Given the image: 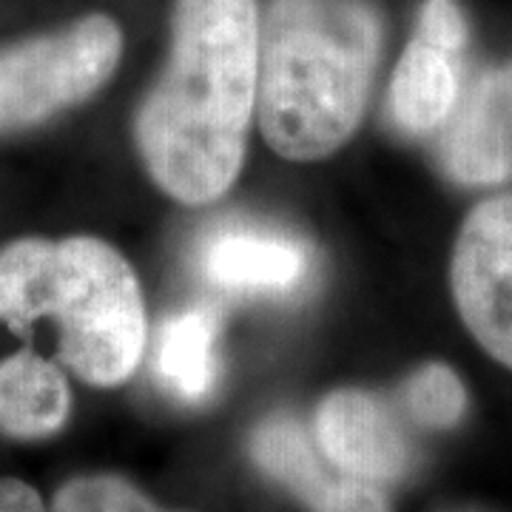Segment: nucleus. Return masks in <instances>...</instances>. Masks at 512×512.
I'll return each mask as SVG.
<instances>
[{"label":"nucleus","mask_w":512,"mask_h":512,"mask_svg":"<svg viewBox=\"0 0 512 512\" xmlns=\"http://www.w3.org/2000/svg\"><path fill=\"white\" fill-rule=\"evenodd\" d=\"M256 0H177L171 57L137 114L148 174L185 205L237 180L259 80Z\"/></svg>","instance_id":"obj_1"},{"label":"nucleus","mask_w":512,"mask_h":512,"mask_svg":"<svg viewBox=\"0 0 512 512\" xmlns=\"http://www.w3.org/2000/svg\"><path fill=\"white\" fill-rule=\"evenodd\" d=\"M379 46V15L365 0H274L256 80L268 146L299 163L342 146L365 111Z\"/></svg>","instance_id":"obj_2"},{"label":"nucleus","mask_w":512,"mask_h":512,"mask_svg":"<svg viewBox=\"0 0 512 512\" xmlns=\"http://www.w3.org/2000/svg\"><path fill=\"white\" fill-rule=\"evenodd\" d=\"M52 316L60 359L97 387L126 382L146 350L140 282L103 239H18L0 251V319L26 333Z\"/></svg>","instance_id":"obj_3"},{"label":"nucleus","mask_w":512,"mask_h":512,"mask_svg":"<svg viewBox=\"0 0 512 512\" xmlns=\"http://www.w3.org/2000/svg\"><path fill=\"white\" fill-rule=\"evenodd\" d=\"M123 52L120 26L89 15L52 35L29 37L0 52V134L32 128L92 97Z\"/></svg>","instance_id":"obj_4"},{"label":"nucleus","mask_w":512,"mask_h":512,"mask_svg":"<svg viewBox=\"0 0 512 512\" xmlns=\"http://www.w3.org/2000/svg\"><path fill=\"white\" fill-rule=\"evenodd\" d=\"M450 276L464 325L493 359L512 367V194L470 211Z\"/></svg>","instance_id":"obj_5"},{"label":"nucleus","mask_w":512,"mask_h":512,"mask_svg":"<svg viewBox=\"0 0 512 512\" xmlns=\"http://www.w3.org/2000/svg\"><path fill=\"white\" fill-rule=\"evenodd\" d=\"M197 271L214 291L234 299L293 296L313 274L305 239L256 222H222L197 245Z\"/></svg>","instance_id":"obj_6"},{"label":"nucleus","mask_w":512,"mask_h":512,"mask_svg":"<svg viewBox=\"0 0 512 512\" xmlns=\"http://www.w3.org/2000/svg\"><path fill=\"white\" fill-rule=\"evenodd\" d=\"M316 441L333 467L373 484L393 481L407 470L410 450L396 416L362 390L330 393L316 410Z\"/></svg>","instance_id":"obj_7"},{"label":"nucleus","mask_w":512,"mask_h":512,"mask_svg":"<svg viewBox=\"0 0 512 512\" xmlns=\"http://www.w3.org/2000/svg\"><path fill=\"white\" fill-rule=\"evenodd\" d=\"M444 171L464 185H495L512 177V114L495 72H481L458 97L439 143Z\"/></svg>","instance_id":"obj_8"},{"label":"nucleus","mask_w":512,"mask_h":512,"mask_svg":"<svg viewBox=\"0 0 512 512\" xmlns=\"http://www.w3.org/2000/svg\"><path fill=\"white\" fill-rule=\"evenodd\" d=\"M461 55L464 49L416 32L390 83V111L404 131L427 134L450 120L461 92Z\"/></svg>","instance_id":"obj_9"},{"label":"nucleus","mask_w":512,"mask_h":512,"mask_svg":"<svg viewBox=\"0 0 512 512\" xmlns=\"http://www.w3.org/2000/svg\"><path fill=\"white\" fill-rule=\"evenodd\" d=\"M220 319L211 308L168 316L157 330L154 379L177 402H205L220 382Z\"/></svg>","instance_id":"obj_10"},{"label":"nucleus","mask_w":512,"mask_h":512,"mask_svg":"<svg viewBox=\"0 0 512 512\" xmlns=\"http://www.w3.org/2000/svg\"><path fill=\"white\" fill-rule=\"evenodd\" d=\"M69 384L52 362L32 350L0 362V433L9 439H46L69 419Z\"/></svg>","instance_id":"obj_11"},{"label":"nucleus","mask_w":512,"mask_h":512,"mask_svg":"<svg viewBox=\"0 0 512 512\" xmlns=\"http://www.w3.org/2000/svg\"><path fill=\"white\" fill-rule=\"evenodd\" d=\"M251 456L268 476L299 495L311 510L333 481L316 456L311 436L291 416H276L259 424L251 439Z\"/></svg>","instance_id":"obj_12"},{"label":"nucleus","mask_w":512,"mask_h":512,"mask_svg":"<svg viewBox=\"0 0 512 512\" xmlns=\"http://www.w3.org/2000/svg\"><path fill=\"white\" fill-rule=\"evenodd\" d=\"M404 402H407L410 416L419 424L444 430L464 416L467 393L450 367L427 365L404 384Z\"/></svg>","instance_id":"obj_13"},{"label":"nucleus","mask_w":512,"mask_h":512,"mask_svg":"<svg viewBox=\"0 0 512 512\" xmlns=\"http://www.w3.org/2000/svg\"><path fill=\"white\" fill-rule=\"evenodd\" d=\"M52 512H171L151 504L128 481L114 476L74 478L55 495Z\"/></svg>","instance_id":"obj_14"},{"label":"nucleus","mask_w":512,"mask_h":512,"mask_svg":"<svg viewBox=\"0 0 512 512\" xmlns=\"http://www.w3.org/2000/svg\"><path fill=\"white\" fill-rule=\"evenodd\" d=\"M313 512H387V501L379 487L365 478H333Z\"/></svg>","instance_id":"obj_15"},{"label":"nucleus","mask_w":512,"mask_h":512,"mask_svg":"<svg viewBox=\"0 0 512 512\" xmlns=\"http://www.w3.org/2000/svg\"><path fill=\"white\" fill-rule=\"evenodd\" d=\"M0 512H46L40 495L18 478L0 481Z\"/></svg>","instance_id":"obj_16"},{"label":"nucleus","mask_w":512,"mask_h":512,"mask_svg":"<svg viewBox=\"0 0 512 512\" xmlns=\"http://www.w3.org/2000/svg\"><path fill=\"white\" fill-rule=\"evenodd\" d=\"M495 83H498V94H501L504 106H507L512 114V60L504 69H495Z\"/></svg>","instance_id":"obj_17"}]
</instances>
